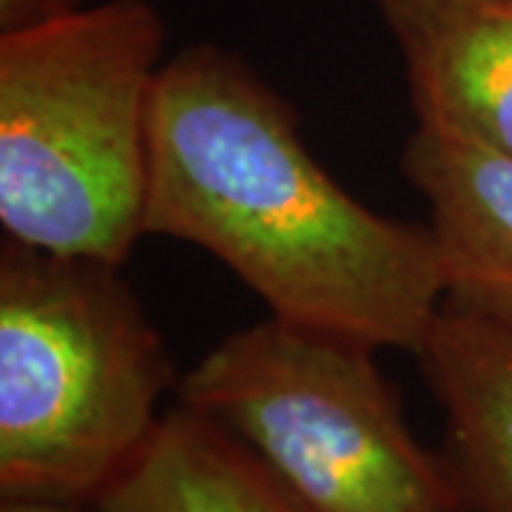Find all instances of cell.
Instances as JSON below:
<instances>
[{
	"label": "cell",
	"mask_w": 512,
	"mask_h": 512,
	"mask_svg": "<svg viewBox=\"0 0 512 512\" xmlns=\"http://www.w3.org/2000/svg\"><path fill=\"white\" fill-rule=\"evenodd\" d=\"M146 237L211 254L276 319L376 350L413 353L444 302L430 228L336 183L291 103L217 43L185 46L160 69Z\"/></svg>",
	"instance_id": "cell-1"
},
{
	"label": "cell",
	"mask_w": 512,
	"mask_h": 512,
	"mask_svg": "<svg viewBox=\"0 0 512 512\" xmlns=\"http://www.w3.org/2000/svg\"><path fill=\"white\" fill-rule=\"evenodd\" d=\"M163 52L151 0H103L0 35L3 239L126 265L146 237Z\"/></svg>",
	"instance_id": "cell-2"
},
{
	"label": "cell",
	"mask_w": 512,
	"mask_h": 512,
	"mask_svg": "<svg viewBox=\"0 0 512 512\" xmlns=\"http://www.w3.org/2000/svg\"><path fill=\"white\" fill-rule=\"evenodd\" d=\"M180 387L123 265L0 248V495L92 507Z\"/></svg>",
	"instance_id": "cell-3"
},
{
	"label": "cell",
	"mask_w": 512,
	"mask_h": 512,
	"mask_svg": "<svg viewBox=\"0 0 512 512\" xmlns=\"http://www.w3.org/2000/svg\"><path fill=\"white\" fill-rule=\"evenodd\" d=\"M348 336L265 316L180 379L177 404L237 436L311 512H467L376 362Z\"/></svg>",
	"instance_id": "cell-4"
},
{
	"label": "cell",
	"mask_w": 512,
	"mask_h": 512,
	"mask_svg": "<svg viewBox=\"0 0 512 512\" xmlns=\"http://www.w3.org/2000/svg\"><path fill=\"white\" fill-rule=\"evenodd\" d=\"M416 128L512 157V0H373Z\"/></svg>",
	"instance_id": "cell-5"
},
{
	"label": "cell",
	"mask_w": 512,
	"mask_h": 512,
	"mask_svg": "<svg viewBox=\"0 0 512 512\" xmlns=\"http://www.w3.org/2000/svg\"><path fill=\"white\" fill-rule=\"evenodd\" d=\"M402 174L430 208L441 305L512 330L510 154L416 128Z\"/></svg>",
	"instance_id": "cell-6"
},
{
	"label": "cell",
	"mask_w": 512,
	"mask_h": 512,
	"mask_svg": "<svg viewBox=\"0 0 512 512\" xmlns=\"http://www.w3.org/2000/svg\"><path fill=\"white\" fill-rule=\"evenodd\" d=\"M467 512H512V330L441 305L413 350Z\"/></svg>",
	"instance_id": "cell-7"
},
{
	"label": "cell",
	"mask_w": 512,
	"mask_h": 512,
	"mask_svg": "<svg viewBox=\"0 0 512 512\" xmlns=\"http://www.w3.org/2000/svg\"><path fill=\"white\" fill-rule=\"evenodd\" d=\"M94 512H311L222 424L165 410L143 453L94 498Z\"/></svg>",
	"instance_id": "cell-8"
},
{
	"label": "cell",
	"mask_w": 512,
	"mask_h": 512,
	"mask_svg": "<svg viewBox=\"0 0 512 512\" xmlns=\"http://www.w3.org/2000/svg\"><path fill=\"white\" fill-rule=\"evenodd\" d=\"M86 6H92V0H0V35L66 18Z\"/></svg>",
	"instance_id": "cell-9"
},
{
	"label": "cell",
	"mask_w": 512,
	"mask_h": 512,
	"mask_svg": "<svg viewBox=\"0 0 512 512\" xmlns=\"http://www.w3.org/2000/svg\"><path fill=\"white\" fill-rule=\"evenodd\" d=\"M0 512H86V507L60 504V501H37V498H3Z\"/></svg>",
	"instance_id": "cell-10"
}]
</instances>
